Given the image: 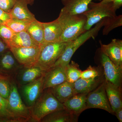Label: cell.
Listing matches in <instances>:
<instances>
[{
	"mask_svg": "<svg viewBox=\"0 0 122 122\" xmlns=\"http://www.w3.org/2000/svg\"><path fill=\"white\" fill-rule=\"evenodd\" d=\"M4 24V23H3V22H2L0 20V25H1V24Z\"/></svg>",
	"mask_w": 122,
	"mask_h": 122,
	"instance_id": "39",
	"label": "cell"
},
{
	"mask_svg": "<svg viewBox=\"0 0 122 122\" xmlns=\"http://www.w3.org/2000/svg\"><path fill=\"white\" fill-rule=\"evenodd\" d=\"M9 49L20 65L24 67H30L34 66L37 62L41 47L11 48Z\"/></svg>",
	"mask_w": 122,
	"mask_h": 122,
	"instance_id": "9",
	"label": "cell"
},
{
	"mask_svg": "<svg viewBox=\"0 0 122 122\" xmlns=\"http://www.w3.org/2000/svg\"><path fill=\"white\" fill-rule=\"evenodd\" d=\"M69 42L45 43L41 47L39 58L34 66L45 72L52 67L63 53Z\"/></svg>",
	"mask_w": 122,
	"mask_h": 122,
	"instance_id": "4",
	"label": "cell"
},
{
	"mask_svg": "<svg viewBox=\"0 0 122 122\" xmlns=\"http://www.w3.org/2000/svg\"><path fill=\"white\" fill-rule=\"evenodd\" d=\"M102 53L106 55L119 68L122 69V41L114 39L107 45L100 41Z\"/></svg>",
	"mask_w": 122,
	"mask_h": 122,
	"instance_id": "12",
	"label": "cell"
},
{
	"mask_svg": "<svg viewBox=\"0 0 122 122\" xmlns=\"http://www.w3.org/2000/svg\"><path fill=\"white\" fill-rule=\"evenodd\" d=\"M105 86L107 96L114 114L122 108L121 87H117L105 80Z\"/></svg>",
	"mask_w": 122,
	"mask_h": 122,
	"instance_id": "18",
	"label": "cell"
},
{
	"mask_svg": "<svg viewBox=\"0 0 122 122\" xmlns=\"http://www.w3.org/2000/svg\"><path fill=\"white\" fill-rule=\"evenodd\" d=\"M105 80L102 75L95 78L89 79L80 78L73 83L76 93H89L98 87Z\"/></svg>",
	"mask_w": 122,
	"mask_h": 122,
	"instance_id": "17",
	"label": "cell"
},
{
	"mask_svg": "<svg viewBox=\"0 0 122 122\" xmlns=\"http://www.w3.org/2000/svg\"><path fill=\"white\" fill-rule=\"evenodd\" d=\"M87 94H75L63 105L67 110L79 116L82 112L87 109L86 99Z\"/></svg>",
	"mask_w": 122,
	"mask_h": 122,
	"instance_id": "16",
	"label": "cell"
},
{
	"mask_svg": "<svg viewBox=\"0 0 122 122\" xmlns=\"http://www.w3.org/2000/svg\"><path fill=\"white\" fill-rule=\"evenodd\" d=\"M45 43L60 42L62 29L57 18L51 22H42Z\"/></svg>",
	"mask_w": 122,
	"mask_h": 122,
	"instance_id": "15",
	"label": "cell"
},
{
	"mask_svg": "<svg viewBox=\"0 0 122 122\" xmlns=\"http://www.w3.org/2000/svg\"><path fill=\"white\" fill-rule=\"evenodd\" d=\"M93 0H61L62 3L64 5L62 9L72 15L82 14L87 11L89 4Z\"/></svg>",
	"mask_w": 122,
	"mask_h": 122,
	"instance_id": "23",
	"label": "cell"
},
{
	"mask_svg": "<svg viewBox=\"0 0 122 122\" xmlns=\"http://www.w3.org/2000/svg\"><path fill=\"white\" fill-rule=\"evenodd\" d=\"M62 29L60 42H69L86 32L85 29L86 17L84 14L72 15L62 9L57 18Z\"/></svg>",
	"mask_w": 122,
	"mask_h": 122,
	"instance_id": "1",
	"label": "cell"
},
{
	"mask_svg": "<svg viewBox=\"0 0 122 122\" xmlns=\"http://www.w3.org/2000/svg\"><path fill=\"white\" fill-rule=\"evenodd\" d=\"M9 49L7 44L2 39L0 38V55H2Z\"/></svg>",
	"mask_w": 122,
	"mask_h": 122,
	"instance_id": "34",
	"label": "cell"
},
{
	"mask_svg": "<svg viewBox=\"0 0 122 122\" xmlns=\"http://www.w3.org/2000/svg\"><path fill=\"white\" fill-rule=\"evenodd\" d=\"M11 48L39 47L26 31L15 33L7 44Z\"/></svg>",
	"mask_w": 122,
	"mask_h": 122,
	"instance_id": "22",
	"label": "cell"
},
{
	"mask_svg": "<svg viewBox=\"0 0 122 122\" xmlns=\"http://www.w3.org/2000/svg\"><path fill=\"white\" fill-rule=\"evenodd\" d=\"M8 101L10 111L17 122H33L29 109L22 101L14 79Z\"/></svg>",
	"mask_w": 122,
	"mask_h": 122,
	"instance_id": "6",
	"label": "cell"
},
{
	"mask_svg": "<svg viewBox=\"0 0 122 122\" xmlns=\"http://www.w3.org/2000/svg\"><path fill=\"white\" fill-rule=\"evenodd\" d=\"M45 71L37 66H22L17 72L14 79L17 86L26 85L35 81L44 75Z\"/></svg>",
	"mask_w": 122,
	"mask_h": 122,
	"instance_id": "13",
	"label": "cell"
},
{
	"mask_svg": "<svg viewBox=\"0 0 122 122\" xmlns=\"http://www.w3.org/2000/svg\"><path fill=\"white\" fill-rule=\"evenodd\" d=\"M22 66L18 62L10 50L9 51L2 54L0 58V74L1 75L13 78Z\"/></svg>",
	"mask_w": 122,
	"mask_h": 122,
	"instance_id": "14",
	"label": "cell"
},
{
	"mask_svg": "<svg viewBox=\"0 0 122 122\" xmlns=\"http://www.w3.org/2000/svg\"><path fill=\"white\" fill-rule=\"evenodd\" d=\"M101 62L104 69L105 80L117 87H121L122 69L116 66L103 53L101 56Z\"/></svg>",
	"mask_w": 122,
	"mask_h": 122,
	"instance_id": "10",
	"label": "cell"
},
{
	"mask_svg": "<svg viewBox=\"0 0 122 122\" xmlns=\"http://www.w3.org/2000/svg\"><path fill=\"white\" fill-rule=\"evenodd\" d=\"M0 122H17L9 109L8 100L0 95Z\"/></svg>",
	"mask_w": 122,
	"mask_h": 122,
	"instance_id": "26",
	"label": "cell"
},
{
	"mask_svg": "<svg viewBox=\"0 0 122 122\" xmlns=\"http://www.w3.org/2000/svg\"><path fill=\"white\" fill-rule=\"evenodd\" d=\"M16 0H0V8L10 13L13 8Z\"/></svg>",
	"mask_w": 122,
	"mask_h": 122,
	"instance_id": "32",
	"label": "cell"
},
{
	"mask_svg": "<svg viewBox=\"0 0 122 122\" xmlns=\"http://www.w3.org/2000/svg\"><path fill=\"white\" fill-rule=\"evenodd\" d=\"M29 4L30 5H32L33 4L34 0H27Z\"/></svg>",
	"mask_w": 122,
	"mask_h": 122,
	"instance_id": "37",
	"label": "cell"
},
{
	"mask_svg": "<svg viewBox=\"0 0 122 122\" xmlns=\"http://www.w3.org/2000/svg\"><path fill=\"white\" fill-rule=\"evenodd\" d=\"M78 117L65 108L55 111L49 114L44 117L41 122H77Z\"/></svg>",
	"mask_w": 122,
	"mask_h": 122,
	"instance_id": "21",
	"label": "cell"
},
{
	"mask_svg": "<svg viewBox=\"0 0 122 122\" xmlns=\"http://www.w3.org/2000/svg\"><path fill=\"white\" fill-rule=\"evenodd\" d=\"M102 1L106 2H111L113 1V0H102Z\"/></svg>",
	"mask_w": 122,
	"mask_h": 122,
	"instance_id": "38",
	"label": "cell"
},
{
	"mask_svg": "<svg viewBox=\"0 0 122 122\" xmlns=\"http://www.w3.org/2000/svg\"><path fill=\"white\" fill-rule=\"evenodd\" d=\"M14 33L5 24L0 25V38L7 44L12 37Z\"/></svg>",
	"mask_w": 122,
	"mask_h": 122,
	"instance_id": "31",
	"label": "cell"
},
{
	"mask_svg": "<svg viewBox=\"0 0 122 122\" xmlns=\"http://www.w3.org/2000/svg\"><path fill=\"white\" fill-rule=\"evenodd\" d=\"M49 89L54 97L62 103L76 94L73 83H70L67 81Z\"/></svg>",
	"mask_w": 122,
	"mask_h": 122,
	"instance_id": "20",
	"label": "cell"
},
{
	"mask_svg": "<svg viewBox=\"0 0 122 122\" xmlns=\"http://www.w3.org/2000/svg\"><path fill=\"white\" fill-rule=\"evenodd\" d=\"M27 0H16L10 12L12 18L32 21L36 20L34 15L29 10Z\"/></svg>",
	"mask_w": 122,
	"mask_h": 122,
	"instance_id": "19",
	"label": "cell"
},
{
	"mask_svg": "<svg viewBox=\"0 0 122 122\" xmlns=\"http://www.w3.org/2000/svg\"><path fill=\"white\" fill-rule=\"evenodd\" d=\"M113 2L102 0L99 3L92 1L88 6V9L83 13L86 17L85 26L86 31L90 29L94 25L98 23L106 17H113L117 16Z\"/></svg>",
	"mask_w": 122,
	"mask_h": 122,
	"instance_id": "3",
	"label": "cell"
},
{
	"mask_svg": "<svg viewBox=\"0 0 122 122\" xmlns=\"http://www.w3.org/2000/svg\"><path fill=\"white\" fill-rule=\"evenodd\" d=\"M114 113L115 114L116 117L120 122H122V108L118 109Z\"/></svg>",
	"mask_w": 122,
	"mask_h": 122,
	"instance_id": "36",
	"label": "cell"
},
{
	"mask_svg": "<svg viewBox=\"0 0 122 122\" xmlns=\"http://www.w3.org/2000/svg\"><path fill=\"white\" fill-rule=\"evenodd\" d=\"M105 18H103L97 23L94 28L91 29L76 39L69 42L63 53L58 59L53 66H66L70 63V61L76 50L88 39L94 37L96 35L101 28L104 26Z\"/></svg>",
	"mask_w": 122,
	"mask_h": 122,
	"instance_id": "5",
	"label": "cell"
},
{
	"mask_svg": "<svg viewBox=\"0 0 122 122\" xmlns=\"http://www.w3.org/2000/svg\"><path fill=\"white\" fill-rule=\"evenodd\" d=\"M101 75L98 69L95 67L90 66L86 70L82 71L81 78L83 79L95 78L100 76Z\"/></svg>",
	"mask_w": 122,
	"mask_h": 122,
	"instance_id": "30",
	"label": "cell"
},
{
	"mask_svg": "<svg viewBox=\"0 0 122 122\" xmlns=\"http://www.w3.org/2000/svg\"><path fill=\"white\" fill-rule=\"evenodd\" d=\"M66 66H53L46 71L44 75L43 89H49L66 81Z\"/></svg>",
	"mask_w": 122,
	"mask_h": 122,
	"instance_id": "11",
	"label": "cell"
},
{
	"mask_svg": "<svg viewBox=\"0 0 122 122\" xmlns=\"http://www.w3.org/2000/svg\"><path fill=\"white\" fill-rule=\"evenodd\" d=\"M81 72L78 64L72 61L66 68V81L70 83H74L81 78Z\"/></svg>",
	"mask_w": 122,
	"mask_h": 122,
	"instance_id": "27",
	"label": "cell"
},
{
	"mask_svg": "<svg viewBox=\"0 0 122 122\" xmlns=\"http://www.w3.org/2000/svg\"><path fill=\"white\" fill-rule=\"evenodd\" d=\"M44 75L30 83L17 86L22 101L29 109L32 106L44 90Z\"/></svg>",
	"mask_w": 122,
	"mask_h": 122,
	"instance_id": "7",
	"label": "cell"
},
{
	"mask_svg": "<svg viewBox=\"0 0 122 122\" xmlns=\"http://www.w3.org/2000/svg\"><path fill=\"white\" fill-rule=\"evenodd\" d=\"M122 25V15L116 16L113 17H106L105 18V26L103 30V35H107L114 29Z\"/></svg>",
	"mask_w": 122,
	"mask_h": 122,
	"instance_id": "28",
	"label": "cell"
},
{
	"mask_svg": "<svg viewBox=\"0 0 122 122\" xmlns=\"http://www.w3.org/2000/svg\"><path fill=\"white\" fill-rule=\"evenodd\" d=\"M11 18L9 13L7 12L0 8V20L5 23Z\"/></svg>",
	"mask_w": 122,
	"mask_h": 122,
	"instance_id": "33",
	"label": "cell"
},
{
	"mask_svg": "<svg viewBox=\"0 0 122 122\" xmlns=\"http://www.w3.org/2000/svg\"><path fill=\"white\" fill-rule=\"evenodd\" d=\"M31 22V21L11 18V19L5 22L4 24L15 33L26 31Z\"/></svg>",
	"mask_w": 122,
	"mask_h": 122,
	"instance_id": "25",
	"label": "cell"
},
{
	"mask_svg": "<svg viewBox=\"0 0 122 122\" xmlns=\"http://www.w3.org/2000/svg\"><path fill=\"white\" fill-rule=\"evenodd\" d=\"M26 31L39 47H41L45 44L42 22L36 20L31 21Z\"/></svg>",
	"mask_w": 122,
	"mask_h": 122,
	"instance_id": "24",
	"label": "cell"
},
{
	"mask_svg": "<svg viewBox=\"0 0 122 122\" xmlns=\"http://www.w3.org/2000/svg\"><path fill=\"white\" fill-rule=\"evenodd\" d=\"M104 81L95 89L87 94L86 99L87 109H102L113 114L107 96Z\"/></svg>",
	"mask_w": 122,
	"mask_h": 122,
	"instance_id": "8",
	"label": "cell"
},
{
	"mask_svg": "<svg viewBox=\"0 0 122 122\" xmlns=\"http://www.w3.org/2000/svg\"><path fill=\"white\" fill-rule=\"evenodd\" d=\"M66 108L53 95L49 89L44 90L32 106L29 108L33 122H40L53 112Z\"/></svg>",
	"mask_w": 122,
	"mask_h": 122,
	"instance_id": "2",
	"label": "cell"
},
{
	"mask_svg": "<svg viewBox=\"0 0 122 122\" xmlns=\"http://www.w3.org/2000/svg\"><path fill=\"white\" fill-rule=\"evenodd\" d=\"M112 2L114 8L116 11L122 6V0H113Z\"/></svg>",
	"mask_w": 122,
	"mask_h": 122,
	"instance_id": "35",
	"label": "cell"
},
{
	"mask_svg": "<svg viewBox=\"0 0 122 122\" xmlns=\"http://www.w3.org/2000/svg\"><path fill=\"white\" fill-rule=\"evenodd\" d=\"M13 78L0 74V95L8 100L11 92Z\"/></svg>",
	"mask_w": 122,
	"mask_h": 122,
	"instance_id": "29",
	"label": "cell"
}]
</instances>
